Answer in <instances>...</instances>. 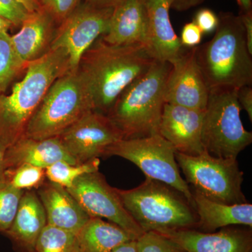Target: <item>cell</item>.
I'll list each match as a JSON object with an SVG mask.
<instances>
[{
    "label": "cell",
    "mask_w": 252,
    "mask_h": 252,
    "mask_svg": "<svg viewBox=\"0 0 252 252\" xmlns=\"http://www.w3.org/2000/svg\"><path fill=\"white\" fill-rule=\"evenodd\" d=\"M155 61L145 46H114L97 39L83 55L77 69L94 110L107 115L123 91Z\"/></svg>",
    "instance_id": "6da1fadb"
},
{
    "label": "cell",
    "mask_w": 252,
    "mask_h": 252,
    "mask_svg": "<svg viewBox=\"0 0 252 252\" xmlns=\"http://www.w3.org/2000/svg\"><path fill=\"white\" fill-rule=\"evenodd\" d=\"M211 40L196 46V58L209 90L252 86V60L240 16L220 12Z\"/></svg>",
    "instance_id": "7a4b0ae2"
},
{
    "label": "cell",
    "mask_w": 252,
    "mask_h": 252,
    "mask_svg": "<svg viewBox=\"0 0 252 252\" xmlns=\"http://www.w3.org/2000/svg\"><path fill=\"white\" fill-rule=\"evenodd\" d=\"M69 72V59L62 49H51L28 63L23 79L11 94H0V141L8 147L24 133L28 122L58 78Z\"/></svg>",
    "instance_id": "3957f363"
},
{
    "label": "cell",
    "mask_w": 252,
    "mask_h": 252,
    "mask_svg": "<svg viewBox=\"0 0 252 252\" xmlns=\"http://www.w3.org/2000/svg\"><path fill=\"white\" fill-rule=\"evenodd\" d=\"M124 207L144 233L165 235L196 229L198 217L193 204L183 193L163 182L146 177L140 186L118 189Z\"/></svg>",
    "instance_id": "277c9868"
},
{
    "label": "cell",
    "mask_w": 252,
    "mask_h": 252,
    "mask_svg": "<svg viewBox=\"0 0 252 252\" xmlns=\"http://www.w3.org/2000/svg\"><path fill=\"white\" fill-rule=\"evenodd\" d=\"M168 62L155 61L145 74L123 91L107 116L124 140L159 134Z\"/></svg>",
    "instance_id": "5b68a950"
},
{
    "label": "cell",
    "mask_w": 252,
    "mask_h": 252,
    "mask_svg": "<svg viewBox=\"0 0 252 252\" xmlns=\"http://www.w3.org/2000/svg\"><path fill=\"white\" fill-rule=\"evenodd\" d=\"M91 110L94 105L80 74L68 72L53 83L23 135L36 140L57 137Z\"/></svg>",
    "instance_id": "8992f818"
},
{
    "label": "cell",
    "mask_w": 252,
    "mask_h": 252,
    "mask_svg": "<svg viewBox=\"0 0 252 252\" xmlns=\"http://www.w3.org/2000/svg\"><path fill=\"white\" fill-rule=\"evenodd\" d=\"M237 91H210L204 111L201 139L210 155L238 158L252 142V132L243 126Z\"/></svg>",
    "instance_id": "52a82bcc"
},
{
    "label": "cell",
    "mask_w": 252,
    "mask_h": 252,
    "mask_svg": "<svg viewBox=\"0 0 252 252\" xmlns=\"http://www.w3.org/2000/svg\"><path fill=\"white\" fill-rule=\"evenodd\" d=\"M175 159L195 193L227 205L248 203L242 190L244 173L238 159L213 157L205 151L195 157L175 152Z\"/></svg>",
    "instance_id": "ba28073f"
},
{
    "label": "cell",
    "mask_w": 252,
    "mask_h": 252,
    "mask_svg": "<svg viewBox=\"0 0 252 252\" xmlns=\"http://www.w3.org/2000/svg\"><path fill=\"white\" fill-rule=\"evenodd\" d=\"M175 149L160 134L122 140L106 149L103 157L123 158L137 165L146 177L171 186L183 193L190 203L191 189L180 175Z\"/></svg>",
    "instance_id": "9c48e42d"
},
{
    "label": "cell",
    "mask_w": 252,
    "mask_h": 252,
    "mask_svg": "<svg viewBox=\"0 0 252 252\" xmlns=\"http://www.w3.org/2000/svg\"><path fill=\"white\" fill-rule=\"evenodd\" d=\"M113 9L94 7L84 1L58 26L50 50L66 51L69 72H77L83 55L108 31Z\"/></svg>",
    "instance_id": "30bf717a"
},
{
    "label": "cell",
    "mask_w": 252,
    "mask_h": 252,
    "mask_svg": "<svg viewBox=\"0 0 252 252\" xmlns=\"http://www.w3.org/2000/svg\"><path fill=\"white\" fill-rule=\"evenodd\" d=\"M67 189L91 217L106 219L136 239L143 234L124 207L117 189L111 187L99 170L81 176Z\"/></svg>",
    "instance_id": "8fae6325"
},
{
    "label": "cell",
    "mask_w": 252,
    "mask_h": 252,
    "mask_svg": "<svg viewBox=\"0 0 252 252\" xmlns=\"http://www.w3.org/2000/svg\"><path fill=\"white\" fill-rule=\"evenodd\" d=\"M57 137L77 163L103 157L107 147L124 140L110 119L95 110L86 112Z\"/></svg>",
    "instance_id": "7c38bea8"
},
{
    "label": "cell",
    "mask_w": 252,
    "mask_h": 252,
    "mask_svg": "<svg viewBox=\"0 0 252 252\" xmlns=\"http://www.w3.org/2000/svg\"><path fill=\"white\" fill-rule=\"evenodd\" d=\"M170 64L165 81V103L205 110L210 90L196 58V46L183 50Z\"/></svg>",
    "instance_id": "4fadbf2b"
},
{
    "label": "cell",
    "mask_w": 252,
    "mask_h": 252,
    "mask_svg": "<svg viewBox=\"0 0 252 252\" xmlns=\"http://www.w3.org/2000/svg\"><path fill=\"white\" fill-rule=\"evenodd\" d=\"M204 111L165 103L158 133L172 144L176 152L200 155L205 152L201 139Z\"/></svg>",
    "instance_id": "5bb4252c"
},
{
    "label": "cell",
    "mask_w": 252,
    "mask_h": 252,
    "mask_svg": "<svg viewBox=\"0 0 252 252\" xmlns=\"http://www.w3.org/2000/svg\"><path fill=\"white\" fill-rule=\"evenodd\" d=\"M188 252H252V228L234 225L217 232L187 229L163 235Z\"/></svg>",
    "instance_id": "9a60e30c"
},
{
    "label": "cell",
    "mask_w": 252,
    "mask_h": 252,
    "mask_svg": "<svg viewBox=\"0 0 252 252\" xmlns=\"http://www.w3.org/2000/svg\"><path fill=\"white\" fill-rule=\"evenodd\" d=\"M147 26V49L154 59L170 63L185 47L170 21L172 0H142Z\"/></svg>",
    "instance_id": "2e32d148"
},
{
    "label": "cell",
    "mask_w": 252,
    "mask_h": 252,
    "mask_svg": "<svg viewBox=\"0 0 252 252\" xmlns=\"http://www.w3.org/2000/svg\"><path fill=\"white\" fill-rule=\"evenodd\" d=\"M36 191L45 210L47 225L77 235L91 218L64 187L46 180Z\"/></svg>",
    "instance_id": "e0dca14e"
},
{
    "label": "cell",
    "mask_w": 252,
    "mask_h": 252,
    "mask_svg": "<svg viewBox=\"0 0 252 252\" xmlns=\"http://www.w3.org/2000/svg\"><path fill=\"white\" fill-rule=\"evenodd\" d=\"M46 225L45 210L36 190H26L12 224L2 235L16 252H34L37 239Z\"/></svg>",
    "instance_id": "ac0fdd59"
},
{
    "label": "cell",
    "mask_w": 252,
    "mask_h": 252,
    "mask_svg": "<svg viewBox=\"0 0 252 252\" xmlns=\"http://www.w3.org/2000/svg\"><path fill=\"white\" fill-rule=\"evenodd\" d=\"M58 26L42 6L37 11L30 13L20 31L11 36L13 45L20 58L28 64L49 52Z\"/></svg>",
    "instance_id": "d6986e66"
},
{
    "label": "cell",
    "mask_w": 252,
    "mask_h": 252,
    "mask_svg": "<svg viewBox=\"0 0 252 252\" xmlns=\"http://www.w3.org/2000/svg\"><path fill=\"white\" fill-rule=\"evenodd\" d=\"M102 40L114 46L147 48V26L142 0H124L113 9L108 31Z\"/></svg>",
    "instance_id": "ffe728a7"
},
{
    "label": "cell",
    "mask_w": 252,
    "mask_h": 252,
    "mask_svg": "<svg viewBox=\"0 0 252 252\" xmlns=\"http://www.w3.org/2000/svg\"><path fill=\"white\" fill-rule=\"evenodd\" d=\"M60 160L78 164L66 152L58 137L36 140L22 135L8 147L5 154L6 170L21 164L46 169Z\"/></svg>",
    "instance_id": "44dd1931"
},
{
    "label": "cell",
    "mask_w": 252,
    "mask_h": 252,
    "mask_svg": "<svg viewBox=\"0 0 252 252\" xmlns=\"http://www.w3.org/2000/svg\"><path fill=\"white\" fill-rule=\"evenodd\" d=\"M192 195L199 220L197 230L212 233L231 225L252 228V204L227 205L212 201L194 191H192Z\"/></svg>",
    "instance_id": "7402d4cb"
},
{
    "label": "cell",
    "mask_w": 252,
    "mask_h": 252,
    "mask_svg": "<svg viewBox=\"0 0 252 252\" xmlns=\"http://www.w3.org/2000/svg\"><path fill=\"white\" fill-rule=\"evenodd\" d=\"M77 235V252H111L126 242L137 240L119 225L96 217H91Z\"/></svg>",
    "instance_id": "603a6c76"
},
{
    "label": "cell",
    "mask_w": 252,
    "mask_h": 252,
    "mask_svg": "<svg viewBox=\"0 0 252 252\" xmlns=\"http://www.w3.org/2000/svg\"><path fill=\"white\" fill-rule=\"evenodd\" d=\"M13 45L8 32L0 33V94H4L16 78L27 68Z\"/></svg>",
    "instance_id": "cb8c5ba5"
},
{
    "label": "cell",
    "mask_w": 252,
    "mask_h": 252,
    "mask_svg": "<svg viewBox=\"0 0 252 252\" xmlns=\"http://www.w3.org/2000/svg\"><path fill=\"white\" fill-rule=\"evenodd\" d=\"M99 166V158L78 164L60 160L46 167V177L50 182L69 189L79 177L89 172L97 171Z\"/></svg>",
    "instance_id": "d4e9b609"
},
{
    "label": "cell",
    "mask_w": 252,
    "mask_h": 252,
    "mask_svg": "<svg viewBox=\"0 0 252 252\" xmlns=\"http://www.w3.org/2000/svg\"><path fill=\"white\" fill-rule=\"evenodd\" d=\"M34 252H77V235L46 225L37 239Z\"/></svg>",
    "instance_id": "484cf974"
},
{
    "label": "cell",
    "mask_w": 252,
    "mask_h": 252,
    "mask_svg": "<svg viewBox=\"0 0 252 252\" xmlns=\"http://www.w3.org/2000/svg\"><path fill=\"white\" fill-rule=\"evenodd\" d=\"M47 180L46 169L31 164H21L7 168L4 182L22 190H37Z\"/></svg>",
    "instance_id": "4316f807"
},
{
    "label": "cell",
    "mask_w": 252,
    "mask_h": 252,
    "mask_svg": "<svg viewBox=\"0 0 252 252\" xmlns=\"http://www.w3.org/2000/svg\"><path fill=\"white\" fill-rule=\"evenodd\" d=\"M25 191L14 188L5 182L0 184V233L1 234L12 224Z\"/></svg>",
    "instance_id": "83f0119b"
},
{
    "label": "cell",
    "mask_w": 252,
    "mask_h": 252,
    "mask_svg": "<svg viewBox=\"0 0 252 252\" xmlns=\"http://www.w3.org/2000/svg\"><path fill=\"white\" fill-rule=\"evenodd\" d=\"M137 252H188L165 235L147 232L137 239Z\"/></svg>",
    "instance_id": "f1b7e54d"
},
{
    "label": "cell",
    "mask_w": 252,
    "mask_h": 252,
    "mask_svg": "<svg viewBox=\"0 0 252 252\" xmlns=\"http://www.w3.org/2000/svg\"><path fill=\"white\" fill-rule=\"evenodd\" d=\"M82 0H41V4L54 18L58 25L67 18Z\"/></svg>",
    "instance_id": "f546056e"
},
{
    "label": "cell",
    "mask_w": 252,
    "mask_h": 252,
    "mask_svg": "<svg viewBox=\"0 0 252 252\" xmlns=\"http://www.w3.org/2000/svg\"><path fill=\"white\" fill-rule=\"evenodd\" d=\"M29 14L16 0H0V16L9 21L14 27H21Z\"/></svg>",
    "instance_id": "4dcf8cb0"
},
{
    "label": "cell",
    "mask_w": 252,
    "mask_h": 252,
    "mask_svg": "<svg viewBox=\"0 0 252 252\" xmlns=\"http://www.w3.org/2000/svg\"><path fill=\"white\" fill-rule=\"evenodd\" d=\"M193 22L203 34H210L216 31L219 25V16L212 10L203 8L195 14Z\"/></svg>",
    "instance_id": "1f68e13d"
},
{
    "label": "cell",
    "mask_w": 252,
    "mask_h": 252,
    "mask_svg": "<svg viewBox=\"0 0 252 252\" xmlns=\"http://www.w3.org/2000/svg\"><path fill=\"white\" fill-rule=\"evenodd\" d=\"M203 34L200 28L193 21L187 23L182 28L180 37L181 44L186 48L198 46L201 42Z\"/></svg>",
    "instance_id": "d6a6232c"
},
{
    "label": "cell",
    "mask_w": 252,
    "mask_h": 252,
    "mask_svg": "<svg viewBox=\"0 0 252 252\" xmlns=\"http://www.w3.org/2000/svg\"><path fill=\"white\" fill-rule=\"evenodd\" d=\"M239 104L241 108L248 113L250 122H252V86H245L237 91Z\"/></svg>",
    "instance_id": "836d02e7"
},
{
    "label": "cell",
    "mask_w": 252,
    "mask_h": 252,
    "mask_svg": "<svg viewBox=\"0 0 252 252\" xmlns=\"http://www.w3.org/2000/svg\"><path fill=\"white\" fill-rule=\"evenodd\" d=\"M244 28H245V37L249 53L252 56V11L240 14Z\"/></svg>",
    "instance_id": "e575fe53"
},
{
    "label": "cell",
    "mask_w": 252,
    "mask_h": 252,
    "mask_svg": "<svg viewBox=\"0 0 252 252\" xmlns=\"http://www.w3.org/2000/svg\"><path fill=\"white\" fill-rule=\"evenodd\" d=\"M205 0H172L171 9L185 11L203 4Z\"/></svg>",
    "instance_id": "d590c367"
},
{
    "label": "cell",
    "mask_w": 252,
    "mask_h": 252,
    "mask_svg": "<svg viewBox=\"0 0 252 252\" xmlns=\"http://www.w3.org/2000/svg\"><path fill=\"white\" fill-rule=\"evenodd\" d=\"M124 0H85L87 4L97 8H114Z\"/></svg>",
    "instance_id": "8d00e7d4"
},
{
    "label": "cell",
    "mask_w": 252,
    "mask_h": 252,
    "mask_svg": "<svg viewBox=\"0 0 252 252\" xmlns=\"http://www.w3.org/2000/svg\"><path fill=\"white\" fill-rule=\"evenodd\" d=\"M111 252H137V240L126 242L114 248Z\"/></svg>",
    "instance_id": "74e56055"
},
{
    "label": "cell",
    "mask_w": 252,
    "mask_h": 252,
    "mask_svg": "<svg viewBox=\"0 0 252 252\" xmlns=\"http://www.w3.org/2000/svg\"><path fill=\"white\" fill-rule=\"evenodd\" d=\"M7 149V146L0 141V184L4 182V174L6 171L5 154Z\"/></svg>",
    "instance_id": "f35d334b"
},
{
    "label": "cell",
    "mask_w": 252,
    "mask_h": 252,
    "mask_svg": "<svg viewBox=\"0 0 252 252\" xmlns=\"http://www.w3.org/2000/svg\"><path fill=\"white\" fill-rule=\"evenodd\" d=\"M16 1L23 5L29 13L37 11L41 7V4L39 0H16Z\"/></svg>",
    "instance_id": "ab89813d"
},
{
    "label": "cell",
    "mask_w": 252,
    "mask_h": 252,
    "mask_svg": "<svg viewBox=\"0 0 252 252\" xmlns=\"http://www.w3.org/2000/svg\"><path fill=\"white\" fill-rule=\"evenodd\" d=\"M240 8V14L252 11V0H235Z\"/></svg>",
    "instance_id": "60d3db41"
},
{
    "label": "cell",
    "mask_w": 252,
    "mask_h": 252,
    "mask_svg": "<svg viewBox=\"0 0 252 252\" xmlns=\"http://www.w3.org/2000/svg\"><path fill=\"white\" fill-rule=\"evenodd\" d=\"M13 27L14 26L9 21L0 16V33L9 32V30Z\"/></svg>",
    "instance_id": "b9f144b4"
},
{
    "label": "cell",
    "mask_w": 252,
    "mask_h": 252,
    "mask_svg": "<svg viewBox=\"0 0 252 252\" xmlns=\"http://www.w3.org/2000/svg\"><path fill=\"white\" fill-rule=\"evenodd\" d=\"M39 1H40V3H41V0H39Z\"/></svg>",
    "instance_id": "7bdbcfd3"
}]
</instances>
